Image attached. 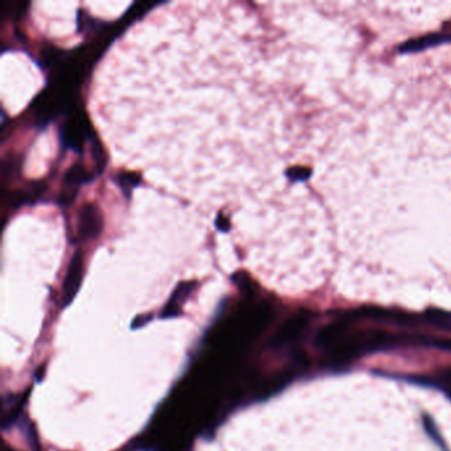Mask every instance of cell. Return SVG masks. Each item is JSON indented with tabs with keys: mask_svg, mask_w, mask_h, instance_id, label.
Returning a JSON list of instances; mask_svg holds the SVG:
<instances>
[{
	"mask_svg": "<svg viewBox=\"0 0 451 451\" xmlns=\"http://www.w3.org/2000/svg\"><path fill=\"white\" fill-rule=\"evenodd\" d=\"M446 40L442 34H428V36H424V37H419V39H416V40H412V41H407L406 44L401 46V51L403 52H414V51H421V49H425V48H429V46H437L440 44V41Z\"/></svg>",
	"mask_w": 451,
	"mask_h": 451,
	"instance_id": "2",
	"label": "cell"
},
{
	"mask_svg": "<svg viewBox=\"0 0 451 451\" xmlns=\"http://www.w3.org/2000/svg\"><path fill=\"white\" fill-rule=\"evenodd\" d=\"M100 226H101V220L98 217V214L94 211L91 205H86L81 214V226H79L81 236L82 238L94 237Z\"/></svg>",
	"mask_w": 451,
	"mask_h": 451,
	"instance_id": "1",
	"label": "cell"
}]
</instances>
